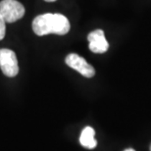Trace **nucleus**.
Returning <instances> with one entry per match:
<instances>
[{"instance_id": "obj_8", "label": "nucleus", "mask_w": 151, "mask_h": 151, "mask_svg": "<svg viewBox=\"0 0 151 151\" xmlns=\"http://www.w3.org/2000/svg\"><path fill=\"white\" fill-rule=\"evenodd\" d=\"M124 151H135L134 149H132V148H128V149H125Z\"/></svg>"}, {"instance_id": "obj_4", "label": "nucleus", "mask_w": 151, "mask_h": 151, "mask_svg": "<svg viewBox=\"0 0 151 151\" xmlns=\"http://www.w3.org/2000/svg\"><path fill=\"white\" fill-rule=\"evenodd\" d=\"M65 62L69 67L74 69L86 78H92L95 75V70L91 65L86 61V59L76 53H71L66 57Z\"/></svg>"}, {"instance_id": "obj_2", "label": "nucleus", "mask_w": 151, "mask_h": 151, "mask_svg": "<svg viewBox=\"0 0 151 151\" xmlns=\"http://www.w3.org/2000/svg\"><path fill=\"white\" fill-rule=\"evenodd\" d=\"M0 14L6 23H14L25 15V7L17 0H2L0 2Z\"/></svg>"}, {"instance_id": "obj_7", "label": "nucleus", "mask_w": 151, "mask_h": 151, "mask_svg": "<svg viewBox=\"0 0 151 151\" xmlns=\"http://www.w3.org/2000/svg\"><path fill=\"white\" fill-rule=\"evenodd\" d=\"M5 31H6V22L1 16V14H0V40H2L4 38Z\"/></svg>"}, {"instance_id": "obj_1", "label": "nucleus", "mask_w": 151, "mask_h": 151, "mask_svg": "<svg viewBox=\"0 0 151 151\" xmlns=\"http://www.w3.org/2000/svg\"><path fill=\"white\" fill-rule=\"evenodd\" d=\"M71 25L68 18L62 14H42L35 17L32 21V29L39 37L49 34L64 35L68 34Z\"/></svg>"}, {"instance_id": "obj_5", "label": "nucleus", "mask_w": 151, "mask_h": 151, "mask_svg": "<svg viewBox=\"0 0 151 151\" xmlns=\"http://www.w3.org/2000/svg\"><path fill=\"white\" fill-rule=\"evenodd\" d=\"M89 42V49L93 53H104L109 48V43L105 38L104 32L102 29H96L87 35Z\"/></svg>"}, {"instance_id": "obj_3", "label": "nucleus", "mask_w": 151, "mask_h": 151, "mask_svg": "<svg viewBox=\"0 0 151 151\" xmlns=\"http://www.w3.org/2000/svg\"><path fill=\"white\" fill-rule=\"evenodd\" d=\"M0 68L3 74L9 78H14L18 75L19 65L14 51L7 48L0 49Z\"/></svg>"}, {"instance_id": "obj_6", "label": "nucleus", "mask_w": 151, "mask_h": 151, "mask_svg": "<svg viewBox=\"0 0 151 151\" xmlns=\"http://www.w3.org/2000/svg\"><path fill=\"white\" fill-rule=\"evenodd\" d=\"M95 132L91 127H86L81 134L80 143L86 148L93 149L97 145V141L94 138Z\"/></svg>"}, {"instance_id": "obj_10", "label": "nucleus", "mask_w": 151, "mask_h": 151, "mask_svg": "<svg viewBox=\"0 0 151 151\" xmlns=\"http://www.w3.org/2000/svg\"><path fill=\"white\" fill-rule=\"evenodd\" d=\"M150 151H151V145H150Z\"/></svg>"}, {"instance_id": "obj_9", "label": "nucleus", "mask_w": 151, "mask_h": 151, "mask_svg": "<svg viewBox=\"0 0 151 151\" xmlns=\"http://www.w3.org/2000/svg\"><path fill=\"white\" fill-rule=\"evenodd\" d=\"M44 1H46V2H54V1H56V0H44Z\"/></svg>"}]
</instances>
